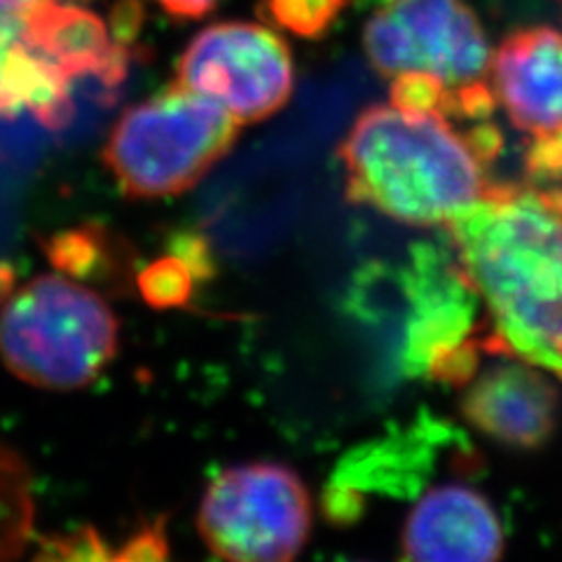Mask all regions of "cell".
Wrapping results in <instances>:
<instances>
[{"label": "cell", "instance_id": "7402d4cb", "mask_svg": "<svg viewBox=\"0 0 562 562\" xmlns=\"http://www.w3.org/2000/svg\"><path fill=\"white\" fill-rule=\"evenodd\" d=\"M176 20H202L216 8V0H157Z\"/></svg>", "mask_w": 562, "mask_h": 562}, {"label": "cell", "instance_id": "6da1fadb", "mask_svg": "<svg viewBox=\"0 0 562 562\" xmlns=\"http://www.w3.org/2000/svg\"><path fill=\"white\" fill-rule=\"evenodd\" d=\"M446 227L487 307L492 351L562 380V211L537 188L487 186Z\"/></svg>", "mask_w": 562, "mask_h": 562}, {"label": "cell", "instance_id": "7c38bea8", "mask_svg": "<svg viewBox=\"0 0 562 562\" xmlns=\"http://www.w3.org/2000/svg\"><path fill=\"white\" fill-rule=\"evenodd\" d=\"M20 35L70 82L97 78L113 90L127 78L130 45L113 41L99 16L80 5L41 0L24 12Z\"/></svg>", "mask_w": 562, "mask_h": 562}, {"label": "cell", "instance_id": "d6986e66", "mask_svg": "<svg viewBox=\"0 0 562 562\" xmlns=\"http://www.w3.org/2000/svg\"><path fill=\"white\" fill-rule=\"evenodd\" d=\"M525 171L535 188L562 183V127L532 136L530 148L525 150Z\"/></svg>", "mask_w": 562, "mask_h": 562}, {"label": "cell", "instance_id": "603a6c76", "mask_svg": "<svg viewBox=\"0 0 562 562\" xmlns=\"http://www.w3.org/2000/svg\"><path fill=\"white\" fill-rule=\"evenodd\" d=\"M10 286V274L5 270H0V295H3Z\"/></svg>", "mask_w": 562, "mask_h": 562}, {"label": "cell", "instance_id": "2e32d148", "mask_svg": "<svg viewBox=\"0 0 562 562\" xmlns=\"http://www.w3.org/2000/svg\"><path fill=\"white\" fill-rule=\"evenodd\" d=\"M195 281H200L195 270L173 251L150 262V266L136 274V286L140 295H144V301L160 310L186 305Z\"/></svg>", "mask_w": 562, "mask_h": 562}, {"label": "cell", "instance_id": "9c48e42d", "mask_svg": "<svg viewBox=\"0 0 562 562\" xmlns=\"http://www.w3.org/2000/svg\"><path fill=\"white\" fill-rule=\"evenodd\" d=\"M502 520L492 504L462 483L422 495L406 518L401 549L417 562H492L504 553Z\"/></svg>", "mask_w": 562, "mask_h": 562}, {"label": "cell", "instance_id": "3957f363", "mask_svg": "<svg viewBox=\"0 0 562 562\" xmlns=\"http://www.w3.org/2000/svg\"><path fill=\"white\" fill-rule=\"evenodd\" d=\"M117 349V319L103 297L64 272L41 274L0 312V359L20 380L70 392L90 384Z\"/></svg>", "mask_w": 562, "mask_h": 562}, {"label": "cell", "instance_id": "4fadbf2b", "mask_svg": "<svg viewBox=\"0 0 562 562\" xmlns=\"http://www.w3.org/2000/svg\"><path fill=\"white\" fill-rule=\"evenodd\" d=\"M0 113H31L49 130L74 117L70 80L22 38L20 26L0 35Z\"/></svg>", "mask_w": 562, "mask_h": 562}, {"label": "cell", "instance_id": "30bf717a", "mask_svg": "<svg viewBox=\"0 0 562 562\" xmlns=\"http://www.w3.org/2000/svg\"><path fill=\"white\" fill-rule=\"evenodd\" d=\"M460 411L469 425L508 448L535 450L558 425V392L530 366L497 363L471 380Z\"/></svg>", "mask_w": 562, "mask_h": 562}, {"label": "cell", "instance_id": "ffe728a7", "mask_svg": "<svg viewBox=\"0 0 562 562\" xmlns=\"http://www.w3.org/2000/svg\"><path fill=\"white\" fill-rule=\"evenodd\" d=\"M117 560H160L167 558V537L162 522H155L127 541V547L115 553Z\"/></svg>", "mask_w": 562, "mask_h": 562}, {"label": "cell", "instance_id": "5b68a950", "mask_svg": "<svg viewBox=\"0 0 562 562\" xmlns=\"http://www.w3.org/2000/svg\"><path fill=\"white\" fill-rule=\"evenodd\" d=\"M198 530L209 551L225 560H293L312 532L310 492L289 467H231L206 487Z\"/></svg>", "mask_w": 562, "mask_h": 562}, {"label": "cell", "instance_id": "cb8c5ba5", "mask_svg": "<svg viewBox=\"0 0 562 562\" xmlns=\"http://www.w3.org/2000/svg\"><path fill=\"white\" fill-rule=\"evenodd\" d=\"M386 3H392V0H359V5H386Z\"/></svg>", "mask_w": 562, "mask_h": 562}, {"label": "cell", "instance_id": "8992f818", "mask_svg": "<svg viewBox=\"0 0 562 562\" xmlns=\"http://www.w3.org/2000/svg\"><path fill=\"white\" fill-rule=\"evenodd\" d=\"M363 49L384 78L429 74L448 90L485 78L490 45L464 0H392L363 29Z\"/></svg>", "mask_w": 562, "mask_h": 562}, {"label": "cell", "instance_id": "9a60e30c", "mask_svg": "<svg viewBox=\"0 0 562 562\" xmlns=\"http://www.w3.org/2000/svg\"><path fill=\"white\" fill-rule=\"evenodd\" d=\"M31 527V499L16 457L0 450V558L12 555Z\"/></svg>", "mask_w": 562, "mask_h": 562}, {"label": "cell", "instance_id": "44dd1931", "mask_svg": "<svg viewBox=\"0 0 562 562\" xmlns=\"http://www.w3.org/2000/svg\"><path fill=\"white\" fill-rule=\"evenodd\" d=\"M464 136L469 140L471 150L476 153V157L483 165L497 160L504 150V134L499 132L497 125H487V120H481L479 125L471 127Z\"/></svg>", "mask_w": 562, "mask_h": 562}, {"label": "cell", "instance_id": "e0dca14e", "mask_svg": "<svg viewBox=\"0 0 562 562\" xmlns=\"http://www.w3.org/2000/svg\"><path fill=\"white\" fill-rule=\"evenodd\" d=\"M351 0H262V12L297 38H322Z\"/></svg>", "mask_w": 562, "mask_h": 562}, {"label": "cell", "instance_id": "ba28073f", "mask_svg": "<svg viewBox=\"0 0 562 562\" xmlns=\"http://www.w3.org/2000/svg\"><path fill=\"white\" fill-rule=\"evenodd\" d=\"M406 291L411 316L401 366L413 378H431L438 363L483 330L476 324L479 293L457 266L452 249L448 256L436 246H417L413 251Z\"/></svg>", "mask_w": 562, "mask_h": 562}, {"label": "cell", "instance_id": "8fae6325", "mask_svg": "<svg viewBox=\"0 0 562 562\" xmlns=\"http://www.w3.org/2000/svg\"><path fill=\"white\" fill-rule=\"evenodd\" d=\"M492 90L516 130L532 136L560 130L562 33L535 26L506 35L492 61Z\"/></svg>", "mask_w": 562, "mask_h": 562}, {"label": "cell", "instance_id": "5bb4252c", "mask_svg": "<svg viewBox=\"0 0 562 562\" xmlns=\"http://www.w3.org/2000/svg\"><path fill=\"white\" fill-rule=\"evenodd\" d=\"M45 251L59 272L74 279H101L115 268L111 237L99 227H76L59 233L45 244Z\"/></svg>", "mask_w": 562, "mask_h": 562}, {"label": "cell", "instance_id": "277c9868", "mask_svg": "<svg viewBox=\"0 0 562 562\" xmlns=\"http://www.w3.org/2000/svg\"><path fill=\"white\" fill-rule=\"evenodd\" d=\"M239 127L218 103L171 85L115 122L103 162L130 198L179 195L223 160Z\"/></svg>", "mask_w": 562, "mask_h": 562}, {"label": "cell", "instance_id": "52a82bcc", "mask_svg": "<svg viewBox=\"0 0 562 562\" xmlns=\"http://www.w3.org/2000/svg\"><path fill=\"white\" fill-rule=\"evenodd\" d=\"M176 85L218 103L239 125L272 117L293 94L289 45L274 31L223 22L200 31L176 68Z\"/></svg>", "mask_w": 562, "mask_h": 562}, {"label": "cell", "instance_id": "d4e9b609", "mask_svg": "<svg viewBox=\"0 0 562 562\" xmlns=\"http://www.w3.org/2000/svg\"><path fill=\"white\" fill-rule=\"evenodd\" d=\"M14 24H8V22H3V20H0V33H3V31H8V29H12Z\"/></svg>", "mask_w": 562, "mask_h": 562}, {"label": "cell", "instance_id": "7a4b0ae2", "mask_svg": "<svg viewBox=\"0 0 562 562\" xmlns=\"http://www.w3.org/2000/svg\"><path fill=\"white\" fill-rule=\"evenodd\" d=\"M347 200L415 227L448 225L490 186L464 134L441 113L371 105L342 138Z\"/></svg>", "mask_w": 562, "mask_h": 562}, {"label": "cell", "instance_id": "ac0fdd59", "mask_svg": "<svg viewBox=\"0 0 562 562\" xmlns=\"http://www.w3.org/2000/svg\"><path fill=\"white\" fill-rule=\"evenodd\" d=\"M448 87L429 74H398L392 82V105L417 113H446Z\"/></svg>", "mask_w": 562, "mask_h": 562}, {"label": "cell", "instance_id": "484cf974", "mask_svg": "<svg viewBox=\"0 0 562 562\" xmlns=\"http://www.w3.org/2000/svg\"><path fill=\"white\" fill-rule=\"evenodd\" d=\"M5 22V20H3ZM8 24H16V22H8Z\"/></svg>", "mask_w": 562, "mask_h": 562}]
</instances>
